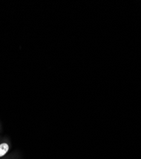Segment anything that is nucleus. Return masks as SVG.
Returning <instances> with one entry per match:
<instances>
[{"label":"nucleus","instance_id":"1","mask_svg":"<svg viewBox=\"0 0 141 159\" xmlns=\"http://www.w3.org/2000/svg\"><path fill=\"white\" fill-rule=\"evenodd\" d=\"M9 147L7 143H2L0 144V157L5 155L8 151Z\"/></svg>","mask_w":141,"mask_h":159}]
</instances>
